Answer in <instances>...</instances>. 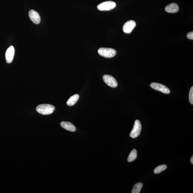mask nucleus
Segmentation results:
<instances>
[{
	"label": "nucleus",
	"mask_w": 193,
	"mask_h": 193,
	"mask_svg": "<svg viewBox=\"0 0 193 193\" xmlns=\"http://www.w3.org/2000/svg\"><path fill=\"white\" fill-rule=\"evenodd\" d=\"M55 109L53 105L49 104H42L38 105L36 108L38 113L43 115H48L52 113Z\"/></svg>",
	"instance_id": "1"
},
{
	"label": "nucleus",
	"mask_w": 193,
	"mask_h": 193,
	"mask_svg": "<svg viewBox=\"0 0 193 193\" xmlns=\"http://www.w3.org/2000/svg\"><path fill=\"white\" fill-rule=\"evenodd\" d=\"M98 52L101 56L107 58L113 57L117 53L116 51L112 48H99Z\"/></svg>",
	"instance_id": "2"
},
{
	"label": "nucleus",
	"mask_w": 193,
	"mask_h": 193,
	"mask_svg": "<svg viewBox=\"0 0 193 193\" xmlns=\"http://www.w3.org/2000/svg\"><path fill=\"white\" fill-rule=\"evenodd\" d=\"M116 7V3L113 1H105L97 6L98 9L101 11H108L113 9Z\"/></svg>",
	"instance_id": "3"
},
{
	"label": "nucleus",
	"mask_w": 193,
	"mask_h": 193,
	"mask_svg": "<svg viewBox=\"0 0 193 193\" xmlns=\"http://www.w3.org/2000/svg\"><path fill=\"white\" fill-rule=\"evenodd\" d=\"M142 129V125L140 121L138 120H136L134 128L130 134V136L132 138L137 137L140 134Z\"/></svg>",
	"instance_id": "4"
},
{
	"label": "nucleus",
	"mask_w": 193,
	"mask_h": 193,
	"mask_svg": "<svg viewBox=\"0 0 193 193\" xmlns=\"http://www.w3.org/2000/svg\"><path fill=\"white\" fill-rule=\"evenodd\" d=\"M152 88L156 90L160 91L165 94H169L170 91L168 87L161 84L152 83L150 84Z\"/></svg>",
	"instance_id": "5"
},
{
	"label": "nucleus",
	"mask_w": 193,
	"mask_h": 193,
	"mask_svg": "<svg viewBox=\"0 0 193 193\" xmlns=\"http://www.w3.org/2000/svg\"><path fill=\"white\" fill-rule=\"evenodd\" d=\"M103 79L105 83L110 87L115 88L118 86V82L112 76L109 75H105L103 76Z\"/></svg>",
	"instance_id": "6"
},
{
	"label": "nucleus",
	"mask_w": 193,
	"mask_h": 193,
	"mask_svg": "<svg viewBox=\"0 0 193 193\" xmlns=\"http://www.w3.org/2000/svg\"><path fill=\"white\" fill-rule=\"evenodd\" d=\"M136 23L134 20H130L125 24L123 27V32L126 33H130L136 26Z\"/></svg>",
	"instance_id": "7"
},
{
	"label": "nucleus",
	"mask_w": 193,
	"mask_h": 193,
	"mask_svg": "<svg viewBox=\"0 0 193 193\" xmlns=\"http://www.w3.org/2000/svg\"><path fill=\"white\" fill-rule=\"evenodd\" d=\"M15 53V48L13 46H10L7 50L6 53V59L7 63H10L13 61Z\"/></svg>",
	"instance_id": "8"
},
{
	"label": "nucleus",
	"mask_w": 193,
	"mask_h": 193,
	"mask_svg": "<svg viewBox=\"0 0 193 193\" xmlns=\"http://www.w3.org/2000/svg\"><path fill=\"white\" fill-rule=\"evenodd\" d=\"M29 16L34 24H38L41 22V18L37 12L34 10H31L29 12Z\"/></svg>",
	"instance_id": "9"
},
{
	"label": "nucleus",
	"mask_w": 193,
	"mask_h": 193,
	"mask_svg": "<svg viewBox=\"0 0 193 193\" xmlns=\"http://www.w3.org/2000/svg\"><path fill=\"white\" fill-rule=\"evenodd\" d=\"M178 5L175 3H172L167 6L165 8V10L169 13H175L179 11Z\"/></svg>",
	"instance_id": "10"
},
{
	"label": "nucleus",
	"mask_w": 193,
	"mask_h": 193,
	"mask_svg": "<svg viewBox=\"0 0 193 193\" xmlns=\"http://www.w3.org/2000/svg\"><path fill=\"white\" fill-rule=\"evenodd\" d=\"M62 127L67 130L71 132H75L76 129L75 126L69 122L63 121L60 124Z\"/></svg>",
	"instance_id": "11"
},
{
	"label": "nucleus",
	"mask_w": 193,
	"mask_h": 193,
	"mask_svg": "<svg viewBox=\"0 0 193 193\" xmlns=\"http://www.w3.org/2000/svg\"><path fill=\"white\" fill-rule=\"evenodd\" d=\"M79 99V96L78 94L70 96L67 101V104L69 106H72L75 105Z\"/></svg>",
	"instance_id": "12"
},
{
	"label": "nucleus",
	"mask_w": 193,
	"mask_h": 193,
	"mask_svg": "<svg viewBox=\"0 0 193 193\" xmlns=\"http://www.w3.org/2000/svg\"><path fill=\"white\" fill-rule=\"evenodd\" d=\"M137 157V152L136 150L133 149L131 152L130 155L128 157L127 161L129 162H131L136 159Z\"/></svg>",
	"instance_id": "13"
},
{
	"label": "nucleus",
	"mask_w": 193,
	"mask_h": 193,
	"mask_svg": "<svg viewBox=\"0 0 193 193\" xmlns=\"http://www.w3.org/2000/svg\"><path fill=\"white\" fill-rule=\"evenodd\" d=\"M143 187L142 183H138L134 185L132 190V193H139L140 192Z\"/></svg>",
	"instance_id": "14"
},
{
	"label": "nucleus",
	"mask_w": 193,
	"mask_h": 193,
	"mask_svg": "<svg viewBox=\"0 0 193 193\" xmlns=\"http://www.w3.org/2000/svg\"><path fill=\"white\" fill-rule=\"evenodd\" d=\"M167 166L166 165H160V166L156 167L154 170V172L155 174H159L161 173L162 171L166 170L167 168Z\"/></svg>",
	"instance_id": "15"
},
{
	"label": "nucleus",
	"mask_w": 193,
	"mask_h": 193,
	"mask_svg": "<svg viewBox=\"0 0 193 193\" xmlns=\"http://www.w3.org/2000/svg\"><path fill=\"white\" fill-rule=\"evenodd\" d=\"M189 99L191 104H193V87H191L189 91Z\"/></svg>",
	"instance_id": "16"
},
{
	"label": "nucleus",
	"mask_w": 193,
	"mask_h": 193,
	"mask_svg": "<svg viewBox=\"0 0 193 193\" xmlns=\"http://www.w3.org/2000/svg\"><path fill=\"white\" fill-rule=\"evenodd\" d=\"M187 36L188 38L191 40H193V32H191L187 34Z\"/></svg>",
	"instance_id": "17"
},
{
	"label": "nucleus",
	"mask_w": 193,
	"mask_h": 193,
	"mask_svg": "<svg viewBox=\"0 0 193 193\" xmlns=\"http://www.w3.org/2000/svg\"><path fill=\"white\" fill-rule=\"evenodd\" d=\"M191 163L192 164H193V156H192V157H191L190 160Z\"/></svg>",
	"instance_id": "18"
}]
</instances>
